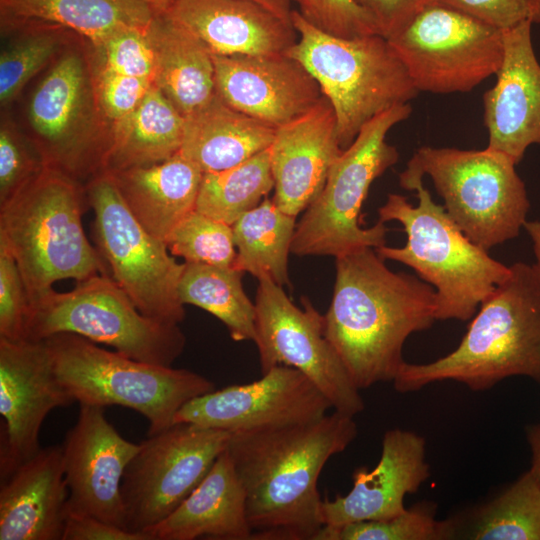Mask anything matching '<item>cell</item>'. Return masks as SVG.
Listing matches in <instances>:
<instances>
[{"instance_id": "1", "label": "cell", "mask_w": 540, "mask_h": 540, "mask_svg": "<svg viewBox=\"0 0 540 540\" xmlns=\"http://www.w3.org/2000/svg\"><path fill=\"white\" fill-rule=\"evenodd\" d=\"M337 411L297 425L233 433L226 451L245 493L251 539L315 540L324 526L318 479L357 437Z\"/></svg>"}, {"instance_id": "2", "label": "cell", "mask_w": 540, "mask_h": 540, "mask_svg": "<svg viewBox=\"0 0 540 540\" xmlns=\"http://www.w3.org/2000/svg\"><path fill=\"white\" fill-rule=\"evenodd\" d=\"M375 248L336 257L325 336L360 390L393 381L405 362L402 349L414 332L436 319L435 289L419 277L394 272Z\"/></svg>"}, {"instance_id": "3", "label": "cell", "mask_w": 540, "mask_h": 540, "mask_svg": "<svg viewBox=\"0 0 540 540\" xmlns=\"http://www.w3.org/2000/svg\"><path fill=\"white\" fill-rule=\"evenodd\" d=\"M509 277L480 305L458 347L425 364L404 362L393 380L400 393L454 380L473 391L511 376L540 383V272L516 262Z\"/></svg>"}, {"instance_id": "4", "label": "cell", "mask_w": 540, "mask_h": 540, "mask_svg": "<svg viewBox=\"0 0 540 540\" xmlns=\"http://www.w3.org/2000/svg\"><path fill=\"white\" fill-rule=\"evenodd\" d=\"M418 204L391 193L379 207V220L397 221L407 239L402 247L376 248L384 260L412 268L436 292L437 320L472 318L481 303L510 275V267L471 241L437 204L423 182L416 184Z\"/></svg>"}, {"instance_id": "5", "label": "cell", "mask_w": 540, "mask_h": 540, "mask_svg": "<svg viewBox=\"0 0 540 540\" xmlns=\"http://www.w3.org/2000/svg\"><path fill=\"white\" fill-rule=\"evenodd\" d=\"M36 78L20 126L47 168L85 186L104 171L113 130L97 98L89 41L77 35Z\"/></svg>"}, {"instance_id": "6", "label": "cell", "mask_w": 540, "mask_h": 540, "mask_svg": "<svg viewBox=\"0 0 540 540\" xmlns=\"http://www.w3.org/2000/svg\"><path fill=\"white\" fill-rule=\"evenodd\" d=\"M86 206L85 187L50 168L0 205V238L16 260L29 299L59 280L109 274L84 233Z\"/></svg>"}, {"instance_id": "7", "label": "cell", "mask_w": 540, "mask_h": 540, "mask_svg": "<svg viewBox=\"0 0 540 540\" xmlns=\"http://www.w3.org/2000/svg\"><path fill=\"white\" fill-rule=\"evenodd\" d=\"M291 21L299 38L286 54L307 69L330 101L343 150L372 118L418 95L404 64L382 35L333 36L311 25L296 9Z\"/></svg>"}, {"instance_id": "8", "label": "cell", "mask_w": 540, "mask_h": 540, "mask_svg": "<svg viewBox=\"0 0 540 540\" xmlns=\"http://www.w3.org/2000/svg\"><path fill=\"white\" fill-rule=\"evenodd\" d=\"M516 165L489 147L422 146L399 174V184L413 191L429 176L450 218L471 241L489 250L516 238L527 221L530 202Z\"/></svg>"}, {"instance_id": "9", "label": "cell", "mask_w": 540, "mask_h": 540, "mask_svg": "<svg viewBox=\"0 0 540 540\" xmlns=\"http://www.w3.org/2000/svg\"><path fill=\"white\" fill-rule=\"evenodd\" d=\"M45 340L56 376L74 402L135 410L147 419L148 436L173 425L185 403L215 390V384L198 373L138 361L77 334L59 333Z\"/></svg>"}, {"instance_id": "10", "label": "cell", "mask_w": 540, "mask_h": 540, "mask_svg": "<svg viewBox=\"0 0 540 540\" xmlns=\"http://www.w3.org/2000/svg\"><path fill=\"white\" fill-rule=\"evenodd\" d=\"M410 103L396 105L368 121L342 151L317 199L297 224L291 252L297 256H334L362 247L386 245L388 227L378 221L361 226L360 212L373 181L399 159L386 141L389 130L406 120Z\"/></svg>"}, {"instance_id": "11", "label": "cell", "mask_w": 540, "mask_h": 540, "mask_svg": "<svg viewBox=\"0 0 540 540\" xmlns=\"http://www.w3.org/2000/svg\"><path fill=\"white\" fill-rule=\"evenodd\" d=\"M29 301V340L73 333L132 359L162 366H172L185 348L179 324L141 313L107 273L77 281L68 292L48 289Z\"/></svg>"}, {"instance_id": "12", "label": "cell", "mask_w": 540, "mask_h": 540, "mask_svg": "<svg viewBox=\"0 0 540 540\" xmlns=\"http://www.w3.org/2000/svg\"><path fill=\"white\" fill-rule=\"evenodd\" d=\"M94 212L93 238L111 277L144 315L180 324L185 318L179 284L185 267L164 240L150 234L103 171L84 186Z\"/></svg>"}, {"instance_id": "13", "label": "cell", "mask_w": 540, "mask_h": 540, "mask_svg": "<svg viewBox=\"0 0 540 540\" xmlns=\"http://www.w3.org/2000/svg\"><path fill=\"white\" fill-rule=\"evenodd\" d=\"M386 39L419 92H469L496 75L503 57L502 30L437 2Z\"/></svg>"}, {"instance_id": "14", "label": "cell", "mask_w": 540, "mask_h": 540, "mask_svg": "<svg viewBox=\"0 0 540 540\" xmlns=\"http://www.w3.org/2000/svg\"><path fill=\"white\" fill-rule=\"evenodd\" d=\"M230 436L180 422L142 441L121 483L126 529L146 533L168 517L204 479Z\"/></svg>"}, {"instance_id": "15", "label": "cell", "mask_w": 540, "mask_h": 540, "mask_svg": "<svg viewBox=\"0 0 540 540\" xmlns=\"http://www.w3.org/2000/svg\"><path fill=\"white\" fill-rule=\"evenodd\" d=\"M296 306L281 285L260 279L255 300L256 339L261 373L286 365L302 372L334 411L355 416L365 404L335 348L325 336L324 315L302 298Z\"/></svg>"}, {"instance_id": "16", "label": "cell", "mask_w": 540, "mask_h": 540, "mask_svg": "<svg viewBox=\"0 0 540 540\" xmlns=\"http://www.w3.org/2000/svg\"><path fill=\"white\" fill-rule=\"evenodd\" d=\"M330 408L329 400L302 372L277 365L257 381L193 398L177 411L174 423L233 434L311 422Z\"/></svg>"}, {"instance_id": "17", "label": "cell", "mask_w": 540, "mask_h": 540, "mask_svg": "<svg viewBox=\"0 0 540 540\" xmlns=\"http://www.w3.org/2000/svg\"><path fill=\"white\" fill-rule=\"evenodd\" d=\"M73 402L56 376L45 339L0 338L1 481L41 449L40 428L49 412Z\"/></svg>"}, {"instance_id": "18", "label": "cell", "mask_w": 540, "mask_h": 540, "mask_svg": "<svg viewBox=\"0 0 540 540\" xmlns=\"http://www.w3.org/2000/svg\"><path fill=\"white\" fill-rule=\"evenodd\" d=\"M62 447L69 492L66 514L90 515L126 529L121 483L140 444L124 439L103 407L81 404Z\"/></svg>"}, {"instance_id": "19", "label": "cell", "mask_w": 540, "mask_h": 540, "mask_svg": "<svg viewBox=\"0 0 540 540\" xmlns=\"http://www.w3.org/2000/svg\"><path fill=\"white\" fill-rule=\"evenodd\" d=\"M212 57L216 95L275 129L307 113L323 96L314 77L286 53Z\"/></svg>"}, {"instance_id": "20", "label": "cell", "mask_w": 540, "mask_h": 540, "mask_svg": "<svg viewBox=\"0 0 540 540\" xmlns=\"http://www.w3.org/2000/svg\"><path fill=\"white\" fill-rule=\"evenodd\" d=\"M532 24L502 30L503 57L495 85L483 96L487 147L516 164L540 145V63L532 43Z\"/></svg>"}, {"instance_id": "21", "label": "cell", "mask_w": 540, "mask_h": 540, "mask_svg": "<svg viewBox=\"0 0 540 540\" xmlns=\"http://www.w3.org/2000/svg\"><path fill=\"white\" fill-rule=\"evenodd\" d=\"M429 476L425 439L412 431L388 430L376 467L358 468L347 495L322 501L323 523L340 527L396 517L406 510L405 495L417 492Z\"/></svg>"}, {"instance_id": "22", "label": "cell", "mask_w": 540, "mask_h": 540, "mask_svg": "<svg viewBox=\"0 0 540 540\" xmlns=\"http://www.w3.org/2000/svg\"><path fill=\"white\" fill-rule=\"evenodd\" d=\"M343 149L330 101L322 96L307 113L279 127L269 147L273 202L297 216L321 193Z\"/></svg>"}, {"instance_id": "23", "label": "cell", "mask_w": 540, "mask_h": 540, "mask_svg": "<svg viewBox=\"0 0 540 540\" xmlns=\"http://www.w3.org/2000/svg\"><path fill=\"white\" fill-rule=\"evenodd\" d=\"M166 14L215 55L286 53L298 39L292 24L250 0H176Z\"/></svg>"}, {"instance_id": "24", "label": "cell", "mask_w": 540, "mask_h": 540, "mask_svg": "<svg viewBox=\"0 0 540 540\" xmlns=\"http://www.w3.org/2000/svg\"><path fill=\"white\" fill-rule=\"evenodd\" d=\"M68 487L62 445L41 448L0 489V540H62Z\"/></svg>"}, {"instance_id": "25", "label": "cell", "mask_w": 540, "mask_h": 540, "mask_svg": "<svg viewBox=\"0 0 540 540\" xmlns=\"http://www.w3.org/2000/svg\"><path fill=\"white\" fill-rule=\"evenodd\" d=\"M146 533L153 540L251 539L244 489L226 449L191 494Z\"/></svg>"}, {"instance_id": "26", "label": "cell", "mask_w": 540, "mask_h": 540, "mask_svg": "<svg viewBox=\"0 0 540 540\" xmlns=\"http://www.w3.org/2000/svg\"><path fill=\"white\" fill-rule=\"evenodd\" d=\"M109 173L138 222L164 241L195 210L203 176L180 152L154 165Z\"/></svg>"}, {"instance_id": "27", "label": "cell", "mask_w": 540, "mask_h": 540, "mask_svg": "<svg viewBox=\"0 0 540 540\" xmlns=\"http://www.w3.org/2000/svg\"><path fill=\"white\" fill-rule=\"evenodd\" d=\"M148 34L154 53L153 84L184 118L207 105L216 95L210 50L166 13L153 17Z\"/></svg>"}, {"instance_id": "28", "label": "cell", "mask_w": 540, "mask_h": 540, "mask_svg": "<svg viewBox=\"0 0 540 540\" xmlns=\"http://www.w3.org/2000/svg\"><path fill=\"white\" fill-rule=\"evenodd\" d=\"M275 131L215 95L207 105L185 118L179 152L203 173L221 171L268 149Z\"/></svg>"}, {"instance_id": "29", "label": "cell", "mask_w": 540, "mask_h": 540, "mask_svg": "<svg viewBox=\"0 0 540 540\" xmlns=\"http://www.w3.org/2000/svg\"><path fill=\"white\" fill-rule=\"evenodd\" d=\"M185 118L153 84L140 105L113 124L104 171H118L163 162L177 154Z\"/></svg>"}, {"instance_id": "30", "label": "cell", "mask_w": 540, "mask_h": 540, "mask_svg": "<svg viewBox=\"0 0 540 540\" xmlns=\"http://www.w3.org/2000/svg\"><path fill=\"white\" fill-rule=\"evenodd\" d=\"M157 13L145 0H0V27L39 20L95 43L127 26H147Z\"/></svg>"}, {"instance_id": "31", "label": "cell", "mask_w": 540, "mask_h": 540, "mask_svg": "<svg viewBox=\"0 0 540 540\" xmlns=\"http://www.w3.org/2000/svg\"><path fill=\"white\" fill-rule=\"evenodd\" d=\"M295 216L265 197L233 225L237 251L234 267L258 280L288 283V255L296 229Z\"/></svg>"}, {"instance_id": "32", "label": "cell", "mask_w": 540, "mask_h": 540, "mask_svg": "<svg viewBox=\"0 0 540 540\" xmlns=\"http://www.w3.org/2000/svg\"><path fill=\"white\" fill-rule=\"evenodd\" d=\"M0 107L13 103L37 76L76 38L62 25L30 20L1 30Z\"/></svg>"}, {"instance_id": "33", "label": "cell", "mask_w": 540, "mask_h": 540, "mask_svg": "<svg viewBox=\"0 0 540 540\" xmlns=\"http://www.w3.org/2000/svg\"><path fill=\"white\" fill-rule=\"evenodd\" d=\"M244 272L202 263H187L179 284L182 303L202 308L219 319L234 341L256 339V307L242 286Z\"/></svg>"}, {"instance_id": "34", "label": "cell", "mask_w": 540, "mask_h": 540, "mask_svg": "<svg viewBox=\"0 0 540 540\" xmlns=\"http://www.w3.org/2000/svg\"><path fill=\"white\" fill-rule=\"evenodd\" d=\"M273 188L268 148L234 167L203 173L195 210L232 226Z\"/></svg>"}, {"instance_id": "35", "label": "cell", "mask_w": 540, "mask_h": 540, "mask_svg": "<svg viewBox=\"0 0 540 540\" xmlns=\"http://www.w3.org/2000/svg\"><path fill=\"white\" fill-rule=\"evenodd\" d=\"M460 538L540 540V483L529 470L475 511Z\"/></svg>"}, {"instance_id": "36", "label": "cell", "mask_w": 540, "mask_h": 540, "mask_svg": "<svg viewBox=\"0 0 540 540\" xmlns=\"http://www.w3.org/2000/svg\"><path fill=\"white\" fill-rule=\"evenodd\" d=\"M436 505L421 502L402 514L378 521H361L340 527L323 526L315 540H444L454 539V519L437 520Z\"/></svg>"}, {"instance_id": "37", "label": "cell", "mask_w": 540, "mask_h": 540, "mask_svg": "<svg viewBox=\"0 0 540 540\" xmlns=\"http://www.w3.org/2000/svg\"><path fill=\"white\" fill-rule=\"evenodd\" d=\"M165 243L172 255L187 263L234 267L236 247L232 226L196 210L168 235Z\"/></svg>"}, {"instance_id": "38", "label": "cell", "mask_w": 540, "mask_h": 540, "mask_svg": "<svg viewBox=\"0 0 540 540\" xmlns=\"http://www.w3.org/2000/svg\"><path fill=\"white\" fill-rule=\"evenodd\" d=\"M47 168L45 161L15 120L11 109L0 117V205Z\"/></svg>"}, {"instance_id": "39", "label": "cell", "mask_w": 540, "mask_h": 540, "mask_svg": "<svg viewBox=\"0 0 540 540\" xmlns=\"http://www.w3.org/2000/svg\"><path fill=\"white\" fill-rule=\"evenodd\" d=\"M148 26H127L90 43L95 66L118 74L153 81L154 53Z\"/></svg>"}, {"instance_id": "40", "label": "cell", "mask_w": 540, "mask_h": 540, "mask_svg": "<svg viewBox=\"0 0 540 540\" xmlns=\"http://www.w3.org/2000/svg\"><path fill=\"white\" fill-rule=\"evenodd\" d=\"M28 292L16 260L0 238V338L27 339Z\"/></svg>"}, {"instance_id": "41", "label": "cell", "mask_w": 540, "mask_h": 540, "mask_svg": "<svg viewBox=\"0 0 540 540\" xmlns=\"http://www.w3.org/2000/svg\"><path fill=\"white\" fill-rule=\"evenodd\" d=\"M290 1L297 4V11L306 21L330 35L353 38L379 34L372 18L353 0Z\"/></svg>"}, {"instance_id": "42", "label": "cell", "mask_w": 540, "mask_h": 540, "mask_svg": "<svg viewBox=\"0 0 540 540\" xmlns=\"http://www.w3.org/2000/svg\"><path fill=\"white\" fill-rule=\"evenodd\" d=\"M93 70L99 104L113 124L132 113L153 86L151 79L118 74L94 63Z\"/></svg>"}, {"instance_id": "43", "label": "cell", "mask_w": 540, "mask_h": 540, "mask_svg": "<svg viewBox=\"0 0 540 540\" xmlns=\"http://www.w3.org/2000/svg\"><path fill=\"white\" fill-rule=\"evenodd\" d=\"M461 10L500 30L540 24V0H431Z\"/></svg>"}, {"instance_id": "44", "label": "cell", "mask_w": 540, "mask_h": 540, "mask_svg": "<svg viewBox=\"0 0 540 540\" xmlns=\"http://www.w3.org/2000/svg\"><path fill=\"white\" fill-rule=\"evenodd\" d=\"M374 21L379 34L388 38L431 0H353Z\"/></svg>"}, {"instance_id": "45", "label": "cell", "mask_w": 540, "mask_h": 540, "mask_svg": "<svg viewBox=\"0 0 540 540\" xmlns=\"http://www.w3.org/2000/svg\"><path fill=\"white\" fill-rule=\"evenodd\" d=\"M62 540H153L90 515L67 513Z\"/></svg>"}, {"instance_id": "46", "label": "cell", "mask_w": 540, "mask_h": 540, "mask_svg": "<svg viewBox=\"0 0 540 540\" xmlns=\"http://www.w3.org/2000/svg\"><path fill=\"white\" fill-rule=\"evenodd\" d=\"M526 435L532 453V465L530 471L540 483V424L528 426Z\"/></svg>"}, {"instance_id": "47", "label": "cell", "mask_w": 540, "mask_h": 540, "mask_svg": "<svg viewBox=\"0 0 540 540\" xmlns=\"http://www.w3.org/2000/svg\"><path fill=\"white\" fill-rule=\"evenodd\" d=\"M269 10L285 22L292 24V7L290 0H250Z\"/></svg>"}, {"instance_id": "48", "label": "cell", "mask_w": 540, "mask_h": 540, "mask_svg": "<svg viewBox=\"0 0 540 540\" xmlns=\"http://www.w3.org/2000/svg\"><path fill=\"white\" fill-rule=\"evenodd\" d=\"M524 229L532 240L533 251L537 261L536 266L540 272V221H526Z\"/></svg>"}, {"instance_id": "49", "label": "cell", "mask_w": 540, "mask_h": 540, "mask_svg": "<svg viewBox=\"0 0 540 540\" xmlns=\"http://www.w3.org/2000/svg\"><path fill=\"white\" fill-rule=\"evenodd\" d=\"M157 14L166 13L176 0H145Z\"/></svg>"}]
</instances>
